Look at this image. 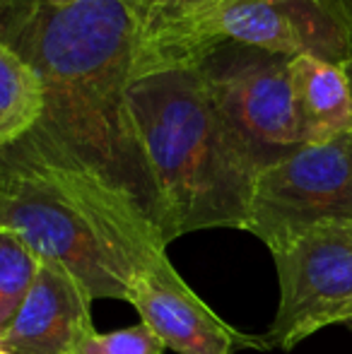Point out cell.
<instances>
[{
  "mask_svg": "<svg viewBox=\"0 0 352 354\" xmlns=\"http://www.w3.org/2000/svg\"><path fill=\"white\" fill-rule=\"evenodd\" d=\"M0 41L41 77L46 109L39 128L162 229L160 201L128 106L136 15L126 0H82L68 8L0 0Z\"/></svg>",
  "mask_w": 352,
  "mask_h": 354,
  "instance_id": "cell-1",
  "label": "cell"
},
{
  "mask_svg": "<svg viewBox=\"0 0 352 354\" xmlns=\"http://www.w3.org/2000/svg\"><path fill=\"white\" fill-rule=\"evenodd\" d=\"M0 227L92 299L128 301L133 277L167 256L140 214L37 128L0 152Z\"/></svg>",
  "mask_w": 352,
  "mask_h": 354,
  "instance_id": "cell-2",
  "label": "cell"
},
{
  "mask_svg": "<svg viewBox=\"0 0 352 354\" xmlns=\"http://www.w3.org/2000/svg\"><path fill=\"white\" fill-rule=\"evenodd\" d=\"M128 106L155 183L167 243L201 229H244L259 164L196 68L138 77Z\"/></svg>",
  "mask_w": 352,
  "mask_h": 354,
  "instance_id": "cell-3",
  "label": "cell"
},
{
  "mask_svg": "<svg viewBox=\"0 0 352 354\" xmlns=\"http://www.w3.org/2000/svg\"><path fill=\"white\" fill-rule=\"evenodd\" d=\"M352 219V136L302 145L256 176L244 232L272 253L306 232Z\"/></svg>",
  "mask_w": 352,
  "mask_h": 354,
  "instance_id": "cell-4",
  "label": "cell"
},
{
  "mask_svg": "<svg viewBox=\"0 0 352 354\" xmlns=\"http://www.w3.org/2000/svg\"><path fill=\"white\" fill-rule=\"evenodd\" d=\"M290 61L280 53L225 41L196 66L212 102L261 171L302 147Z\"/></svg>",
  "mask_w": 352,
  "mask_h": 354,
  "instance_id": "cell-5",
  "label": "cell"
},
{
  "mask_svg": "<svg viewBox=\"0 0 352 354\" xmlns=\"http://www.w3.org/2000/svg\"><path fill=\"white\" fill-rule=\"evenodd\" d=\"M280 301L263 333L268 350L290 352L314 333L352 321V219L306 232L272 253Z\"/></svg>",
  "mask_w": 352,
  "mask_h": 354,
  "instance_id": "cell-6",
  "label": "cell"
},
{
  "mask_svg": "<svg viewBox=\"0 0 352 354\" xmlns=\"http://www.w3.org/2000/svg\"><path fill=\"white\" fill-rule=\"evenodd\" d=\"M225 41L333 66L352 61L348 19L333 0H234L198 34L181 71L196 68Z\"/></svg>",
  "mask_w": 352,
  "mask_h": 354,
  "instance_id": "cell-7",
  "label": "cell"
},
{
  "mask_svg": "<svg viewBox=\"0 0 352 354\" xmlns=\"http://www.w3.org/2000/svg\"><path fill=\"white\" fill-rule=\"evenodd\" d=\"M128 304L167 350L176 354H237L266 352L263 335H249L222 321L178 275L169 256L142 268L131 284Z\"/></svg>",
  "mask_w": 352,
  "mask_h": 354,
  "instance_id": "cell-8",
  "label": "cell"
},
{
  "mask_svg": "<svg viewBox=\"0 0 352 354\" xmlns=\"http://www.w3.org/2000/svg\"><path fill=\"white\" fill-rule=\"evenodd\" d=\"M92 301L75 277L41 261L34 287L0 333V354H75L94 333Z\"/></svg>",
  "mask_w": 352,
  "mask_h": 354,
  "instance_id": "cell-9",
  "label": "cell"
},
{
  "mask_svg": "<svg viewBox=\"0 0 352 354\" xmlns=\"http://www.w3.org/2000/svg\"><path fill=\"white\" fill-rule=\"evenodd\" d=\"M234 0H145L136 15L133 80L181 71L198 34Z\"/></svg>",
  "mask_w": 352,
  "mask_h": 354,
  "instance_id": "cell-10",
  "label": "cell"
},
{
  "mask_svg": "<svg viewBox=\"0 0 352 354\" xmlns=\"http://www.w3.org/2000/svg\"><path fill=\"white\" fill-rule=\"evenodd\" d=\"M290 80L302 145L352 136V84L343 66L297 56L290 61Z\"/></svg>",
  "mask_w": 352,
  "mask_h": 354,
  "instance_id": "cell-11",
  "label": "cell"
},
{
  "mask_svg": "<svg viewBox=\"0 0 352 354\" xmlns=\"http://www.w3.org/2000/svg\"><path fill=\"white\" fill-rule=\"evenodd\" d=\"M46 92L39 73L5 41H0V152L39 126Z\"/></svg>",
  "mask_w": 352,
  "mask_h": 354,
  "instance_id": "cell-12",
  "label": "cell"
},
{
  "mask_svg": "<svg viewBox=\"0 0 352 354\" xmlns=\"http://www.w3.org/2000/svg\"><path fill=\"white\" fill-rule=\"evenodd\" d=\"M41 261L17 236L0 227V333L15 318L34 287Z\"/></svg>",
  "mask_w": 352,
  "mask_h": 354,
  "instance_id": "cell-13",
  "label": "cell"
},
{
  "mask_svg": "<svg viewBox=\"0 0 352 354\" xmlns=\"http://www.w3.org/2000/svg\"><path fill=\"white\" fill-rule=\"evenodd\" d=\"M167 347L145 323L111 333H97L82 342L75 354H165Z\"/></svg>",
  "mask_w": 352,
  "mask_h": 354,
  "instance_id": "cell-14",
  "label": "cell"
},
{
  "mask_svg": "<svg viewBox=\"0 0 352 354\" xmlns=\"http://www.w3.org/2000/svg\"><path fill=\"white\" fill-rule=\"evenodd\" d=\"M338 3V8L343 10L345 19H348V27H350V39H352V0H333Z\"/></svg>",
  "mask_w": 352,
  "mask_h": 354,
  "instance_id": "cell-15",
  "label": "cell"
},
{
  "mask_svg": "<svg viewBox=\"0 0 352 354\" xmlns=\"http://www.w3.org/2000/svg\"><path fill=\"white\" fill-rule=\"evenodd\" d=\"M48 5H56V8H68V5H75V3H82V0H44Z\"/></svg>",
  "mask_w": 352,
  "mask_h": 354,
  "instance_id": "cell-16",
  "label": "cell"
},
{
  "mask_svg": "<svg viewBox=\"0 0 352 354\" xmlns=\"http://www.w3.org/2000/svg\"><path fill=\"white\" fill-rule=\"evenodd\" d=\"M128 3V8L133 10V15H138L142 10V5H145V0H126Z\"/></svg>",
  "mask_w": 352,
  "mask_h": 354,
  "instance_id": "cell-17",
  "label": "cell"
},
{
  "mask_svg": "<svg viewBox=\"0 0 352 354\" xmlns=\"http://www.w3.org/2000/svg\"><path fill=\"white\" fill-rule=\"evenodd\" d=\"M345 68V75H348V80H350V84H352V61L348 63V66H343Z\"/></svg>",
  "mask_w": 352,
  "mask_h": 354,
  "instance_id": "cell-18",
  "label": "cell"
},
{
  "mask_svg": "<svg viewBox=\"0 0 352 354\" xmlns=\"http://www.w3.org/2000/svg\"><path fill=\"white\" fill-rule=\"evenodd\" d=\"M345 326H348V328H350V333H352V321H348V323H345Z\"/></svg>",
  "mask_w": 352,
  "mask_h": 354,
  "instance_id": "cell-19",
  "label": "cell"
}]
</instances>
